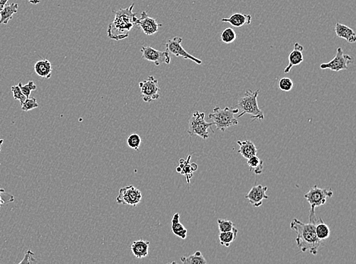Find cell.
<instances>
[{"label":"cell","mask_w":356,"mask_h":264,"mask_svg":"<svg viewBox=\"0 0 356 264\" xmlns=\"http://www.w3.org/2000/svg\"><path fill=\"white\" fill-rule=\"evenodd\" d=\"M239 112V108H220L215 107L214 113L209 114V118L213 120L214 125L219 130L224 132L226 129L232 126L239 125V120L235 117V114Z\"/></svg>","instance_id":"obj_4"},{"label":"cell","mask_w":356,"mask_h":264,"mask_svg":"<svg viewBox=\"0 0 356 264\" xmlns=\"http://www.w3.org/2000/svg\"><path fill=\"white\" fill-rule=\"evenodd\" d=\"M135 4L126 9H121L114 12L115 17L113 22L109 25L107 30L108 37L112 40H120L129 37L131 30L136 26L137 13H133Z\"/></svg>","instance_id":"obj_2"},{"label":"cell","mask_w":356,"mask_h":264,"mask_svg":"<svg viewBox=\"0 0 356 264\" xmlns=\"http://www.w3.org/2000/svg\"><path fill=\"white\" fill-rule=\"evenodd\" d=\"M247 160H248V161H247V164H248L251 171L253 170L255 173L257 175L261 174V173H262L264 168V162L257 155L251 157V158Z\"/></svg>","instance_id":"obj_26"},{"label":"cell","mask_w":356,"mask_h":264,"mask_svg":"<svg viewBox=\"0 0 356 264\" xmlns=\"http://www.w3.org/2000/svg\"><path fill=\"white\" fill-rule=\"evenodd\" d=\"M217 224H218L219 231L220 232H229V231L233 230L235 229V225L230 220L226 219H217Z\"/></svg>","instance_id":"obj_29"},{"label":"cell","mask_w":356,"mask_h":264,"mask_svg":"<svg viewBox=\"0 0 356 264\" xmlns=\"http://www.w3.org/2000/svg\"><path fill=\"white\" fill-rule=\"evenodd\" d=\"M141 55L144 60L152 62L156 66H160L162 63L170 64L171 61L170 53L168 51H160L151 47H142L141 48Z\"/></svg>","instance_id":"obj_11"},{"label":"cell","mask_w":356,"mask_h":264,"mask_svg":"<svg viewBox=\"0 0 356 264\" xmlns=\"http://www.w3.org/2000/svg\"><path fill=\"white\" fill-rule=\"evenodd\" d=\"M19 86L20 87L24 96H25L27 99L30 97L31 92L37 90V85L34 84L33 81H29V82H28V84H25V85H22V82H19Z\"/></svg>","instance_id":"obj_30"},{"label":"cell","mask_w":356,"mask_h":264,"mask_svg":"<svg viewBox=\"0 0 356 264\" xmlns=\"http://www.w3.org/2000/svg\"><path fill=\"white\" fill-rule=\"evenodd\" d=\"M11 91L12 93H13V98H14L15 100L19 101L21 105H23L24 102H25L27 98L24 96V94L22 93V90H21L19 84H18V85L13 86V87H11Z\"/></svg>","instance_id":"obj_32"},{"label":"cell","mask_w":356,"mask_h":264,"mask_svg":"<svg viewBox=\"0 0 356 264\" xmlns=\"http://www.w3.org/2000/svg\"><path fill=\"white\" fill-rule=\"evenodd\" d=\"M34 71L38 76L49 78L52 75V64L48 60H39L34 65Z\"/></svg>","instance_id":"obj_19"},{"label":"cell","mask_w":356,"mask_h":264,"mask_svg":"<svg viewBox=\"0 0 356 264\" xmlns=\"http://www.w3.org/2000/svg\"><path fill=\"white\" fill-rule=\"evenodd\" d=\"M141 143H142V140H141V137H140L138 134H131V135L129 136V137H128V146H129V147H130L131 149H134V150H139Z\"/></svg>","instance_id":"obj_28"},{"label":"cell","mask_w":356,"mask_h":264,"mask_svg":"<svg viewBox=\"0 0 356 264\" xmlns=\"http://www.w3.org/2000/svg\"><path fill=\"white\" fill-rule=\"evenodd\" d=\"M279 87L283 92H290L293 87V81L291 78L285 77L279 81Z\"/></svg>","instance_id":"obj_31"},{"label":"cell","mask_w":356,"mask_h":264,"mask_svg":"<svg viewBox=\"0 0 356 264\" xmlns=\"http://www.w3.org/2000/svg\"><path fill=\"white\" fill-rule=\"evenodd\" d=\"M27 1H28V2H29L30 4H34V5H36V4H40V0H27Z\"/></svg>","instance_id":"obj_38"},{"label":"cell","mask_w":356,"mask_h":264,"mask_svg":"<svg viewBox=\"0 0 356 264\" xmlns=\"http://www.w3.org/2000/svg\"><path fill=\"white\" fill-rule=\"evenodd\" d=\"M9 0H0V11L8 4Z\"/></svg>","instance_id":"obj_36"},{"label":"cell","mask_w":356,"mask_h":264,"mask_svg":"<svg viewBox=\"0 0 356 264\" xmlns=\"http://www.w3.org/2000/svg\"><path fill=\"white\" fill-rule=\"evenodd\" d=\"M190 166H191V170H192V172L196 171V170H197V168H198V166H197V164H196V163H191V164H190Z\"/></svg>","instance_id":"obj_37"},{"label":"cell","mask_w":356,"mask_h":264,"mask_svg":"<svg viewBox=\"0 0 356 264\" xmlns=\"http://www.w3.org/2000/svg\"><path fill=\"white\" fill-rule=\"evenodd\" d=\"M157 19L150 17L145 11L142 12L141 18L137 19L135 25L142 30L146 35H153L156 34L162 24H158Z\"/></svg>","instance_id":"obj_12"},{"label":"cell","mask_w":356,"mask_h":264,"mask_svg":"<svg viewBox=\"0 0 356 264\" xmlns=\"http://www.w3.org/2000/svg\"><path fill=\"white\" fill-rule=\"evenodd\" d=\"M14 197L11 194L6 192L5 190L0 189V207L3 205L8 204V203L14 202Z\"/></svg>","instance_id":"obj_34"},{"label":"cell","mask_w":356,"mask_h":264,"mask_svg":"<svg viewBox=\"0 0 356 264\" xmlns=\"http://www.w3.org/2000/svg\"><path fill=\"white\" fill-rule=\"evenodd\" d=\"M180 215L179 213H175L171 220V231L176 236L185 239L187 238L188 231L185 229V226L179 221Z\"/></svg>","instance_id":"obj_20"},{"label":"cell","mask_w":356,"mask_h":264,"mask_svg":"<svg viewBox=\"0 0 356 264\" xmlns=\"http://www.w3.org/2000/svg\"><path fill=\"white\" fill-rule=\"evenodd\" d=\"M236 33L232 28H227L222 31L220 40L225 43H232L236 40Z\"/></svg>","instance_id":"obj_27"},{"label":"cell","mask_w":356,"mask_h":264,"mask_svg":"<svg viewBox=\"0 0 356 264\" xmlns=\"http://www.w3.org/2000/svg\"><path fill=\"white\" fill-rule=\"evenodd\" d=\"M353 58L351 56L344 54L342 48L336 49V54L334 58L331 61L320 65L321 69H330L334 72H339L341 70H347L348 64L352 63Z\"/></svg>","instance_id":"obj_9"},{"label":"cell","mask_w":356,"mask_h":264,"mask_svg":"<svg viewBox=\"0 0 356 264\" xmlns=\"http://www.w3.org/2000/svg\"><path fill=\"white\" fill-rule=\"evenodd\" d=\"M37 259L34 258V253L29 250L25 253V257L19 262V264H32L37 263Z\"/></svg>","instance_id":"obj_35"},{"label":"cell","mask_w":356,"mask_h":264,"mask_svg":"<svg viewBox=\"0 0 356 264\" xmlns=\"http://www.w3.org/2000/svg\"><path fill=\"white\" fill-rule=\"evenodd\" d=\"M181 170H182V168H181V167H179H179H176V171H177L178 173H180Z\"/></svg>","instance_id":"obj_39"},{"label":"cell","mask_w":356,"mask_h":264,"mask_svg":"<svg viewBox=\"0 0 356 264\" xmlns=\"http://www.w3.org/2000/svg\"><path fill=\"white\" fill-rule=\"evenodd\" d=\"M213 125H214V122L208 123L205 120V113L195 111L190 119L187 132L191 137L198 136L203 140H207L209 138L208 129H211Z\"/></svg>","instance_id":"obj_6"},{"label":"cell","mask_w":356,"mask_h":264,"mask_svg":"<svg viewBox=\"0 0 356 264\" xmlns=\"http://www.w3.org/2000/svg\"><path fill=\"white\" fill-rule=\"evenodd\" d=\"M303 51H304V48L302 45L298 43H295L294 45L293 50L289 55V64L284 69L285 73L290 72L293 66H298L304 61Z\"/></svg>","instance_id":"obj_14"},{"label":"cell","mask_w":356,"mask_h":264,"mask_svg":"<svg viewBox=\"0 0 356 264\" xmlns=\"http://www.w3.org/2000/svg\"><path fill=\"white\" fill-rule=\"evenodd\" d=\"M268 189V187H264L261 185L252 187L249 192L245 196V199H247L252 206L259 207L263 204V200H268L269 197L266 194Z\"/></svg>","instance_id":"obj_13"},{"label":"cell","mask_w":356,"mask_h":264,"mask_svg":"<svg viewBox=\"0 0 356 264\" xmlns=\"http://www.w3.org/2000/svg\"><path fill=\"white\" fill-rule=\"evenodd\" d=\"M315 232H316L318 238L322 241L327 239L330 235V228L324 223L321 218H320L317 223Z\"/></svg>","instance_id":"obj_24"},{"label":"cell","mask_w":356,"mask_h":264,"mask_svg":"<svg viewBox=\"0 0 356 264\" xmlns=\"http://www.w3.org/2000/svg\"><path fill=\"white\" fill-rule=\"evenodd\" d=\"M333 192L331 189H322L318 188L317 185H315L304 194V199L307 200L311 206L310 211H309V221H317L318 219L315 214V208L325 204L327 199L333 197Z\"/></svg>","instance_id":"obj_5"},{"label":"cell","mask_w":356,"mask_h":264,"mask_svg":"<svg viewBox=\"0 0 356 264\" xmlns=\"http://www.w3.org/2000/svg\"><path fill=\"white\" fill-rule=\"evenodd\" d=\"M19 10V5L17 4H12L6 5L4 8L0 11V24L7 25L12 20L13 16Z\"/></svg>","instance_id":"obj_21"},{"label":"cell","mask_w":356,"mask_h":264,"mask_svg":"<svg viewBox=\"0 0 356 264\" xmlns=\"http://www.w3.org/2000/svg\"><path fill=\"white\" fill-rule=\"evenodd\" d=\"M149 241H144L143 239H139L135 241L131 246V250L135 257L138 259L145 257L149 253Z\"/></svg>","instance_id":"obj_17"},{"label":"cell","mask_w":356,"mask_h":264,"mask_svg":"<svg viewBox=\"0 0 356 264\" xmlns=\"http://www.w3.org/2000/svg\"><path fill=\"white\" fill-rule=\"evenodd\" d=\"M238 229H234L233 230L229 231L226 232H220L219 234V240L220 244L226 247H229L230 244L236 239Z\"/></svg>","instance_id":"obj_22"},{"label":"cell","mask_w":356,"mask_h":264,"mask_svg":"<svg viewBox=\"0 0 356 264\" xmlns=\"http://www.w3.org/2000/svg\"><path fill=\"white\" fill-rule=\"evenodd\" d=\"M38 103H37L35 98H31V99L28 98L22 105V110L23 111H29L34 108H38Z\"/></svg>","instance_id":"obj_33"},{"label":"cell","mask_w":356,"mask_h":264,"mask_svg":"<svg viewBox=\"0 0 356 264\" xmlns=\"http://www.w3.org/2000/svg\"><path fill=\"white\" fill-rule=\"evenodd\" d=\"M142 200L141 191L135 188L134 185H127L120 190V194L116 197L118 204L128 205V206H136Z\"/></svg>","instance_id":"obj_7"},{"label":"cell","mask_w":356,"mask_h":264,"mask_svg":"<svg viewBox=\"0 0 356 264\" xmlns=\"http://www.w3.org/2000/svg\"><path fill=\"white\" fill-rule=\"evenodd\" d=\"M334 31L335 33H336V37H339V38L344 39V40H346L347 42L350 43H355V33L349 27L337 22L335 25Z\"/></svg>","instance_id":"obj_16"},{"label":"cell","mask_w":356,"mask_h":264,"mask_svg":"<svg viewBox=\"0 0 356 264\" xmlns=\"http://www.w3.org/2000/svg\"><path fill=\"white\" fill-rule=\"evenodd\" d=\"M237 144L239 146L238 152L246 159H248L255 155H257L258 149L253 142L250 141V140H245V141L238 140Z\"/></svg>","instance_id":"obj_18"},{"label":"cell","mask_w":356,"mask_h":264,"mask_svg":"<svg viewBox=\"0 0 356 264\" xmlns=\"http://www.w3.org/2000/svg\"><path fill=\"white\" fill-rule=\"evenodd\" d=\"M181 262L185 264H207L208 261L202 255L201 252L196 251L194 254L188 256H181Z\"/></svg>","instance_id":"obj_23"},{"label":"cell","mask_w":356,"mask_h":264,"mask_svg":"<svg viewBox=\"0 0 356 264\" xmlns=\"http://www.w3.org/2000/svg\"><path fill=\"white\" fill-rule=\"evenodd\" d=\"M260 90L252 92L251 90H247L243 97L241 98L238 102V108L241 114L238 115L236 118H240L245 114H250L251 116V122L256 120H264L265 114L263 111L259 108L258 103V96Z\"/></svg>","instance_id":"obj_3"},{"label":"cell","mask_w":356,"mask_h":264,"mask_svg":"<svg viewBox=\"0 0 356 264\" xmlns=\"http://www.w3.org/2000/svg\"><path fill=\"white\" fill-rule=\"evenodd\" d=\"M182 38L180 37H173L171 40H168L166 43V51L170 54H173L177 57H182L185 60H190L194 62L196 64H202V60H199L197 57L188 54L182 46Z\"/></svg>","instance_id":"obj_10"},{"label":"cell","mask_w":356,"mask_h":264,"mask_svg":"<svg viewBox=\"0 0 356 264\" xmlns=\"http://www.w3.org/2000/svg\"><path fill=\"white\" fill-rule=\"evenodd\" d=\"M139 87L141 97L144 102H150L159 99L161 89L158 85V80L154 75H150L147 80L139 82Z\"/></svg>","instance_id":"obj_8"},{"label":"cell","mask_w":356,"mask_h":264,"mask_svg":"<svg viewBox=\"0 0 356 264\" xmlns=\"http://www.w3.org/2000/svg\"><path fill=\"white\" fill-rule=\"evenodd\" d=\"M251 16L244 13H233L230 17L223 18L222 22L230 24L232 26L235 28H240L244 25H248L251 23Z\"/></svg>","instance_id":"obj_15"},{"label":"cell","mask_w":356,"mask_h":264,"mask_svg":"<svg viewBox=\"0 0 356 264\" xmlns=\"http://www.w3.org/2000/svg\"><path fill=\"white\" fill-rule=\"evenodd\" d=\"M191 155H189L186 160L181 158L179 160V167L182 168L180 173L181 174L185 175L186 178L187 183L189 185L190 179L193 177V172L190 166V160H191Z\"/></svg>","instance_id":"obj_25"},{"label":"cell","mask_w":356,"mask_h":264,"mask_svg":"<svg viewBox=\"0 0 356 264\" xmlns=\"http://www.w3.org/2000/svg\"><path fill=\"white\" fill-rule=\"evenodd\" d=\"M318 219L304 223L298 218H294L291 222L290 229L297 234L295 242L300 252H309L312 255H317L318 253L320 247L322 245V241L318 238L315 232Z\"/></svg>","instance_id":"obj_1"},{"label":"cell","mask_w":356,"mask_h":264,"mask_svg":"<svg viewBox=\"0 0 356 264\" xmlns=\"http://www.w3.org/2000/svg\"><path fill=\"white\" fill-rule=\"evenodd\" d=\"M4 143V140H0V152H1V146H2L3 143Z\"/></svg>","instance_id":"obj_40"}]
</instances>
